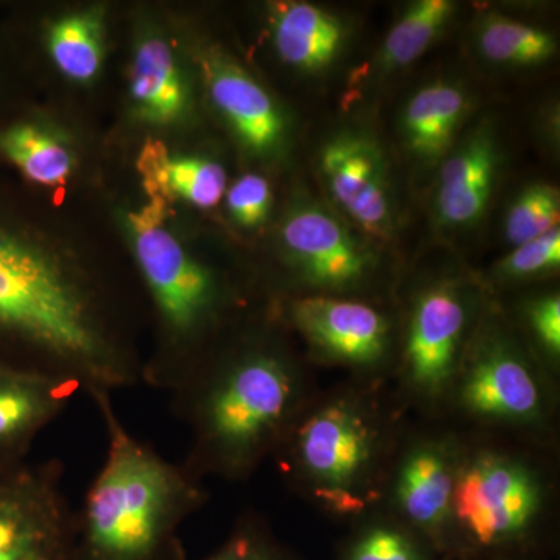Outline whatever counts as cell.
I'll list each match as a JSON object with an SVG mask.
<instances>
[{
  "mask_svg": "<svg viewBox=\"0 0 560 560\" xmlns=\"http://www.w3.org/2000/svg\"><path fill=\"white\" fill-rule=\"evenodd\" d=\"M0 156L25 179L49 189L65 186L73 172L68 145L36 121L14 120L2 125Z\"/></svg>",
  "mask_w": 560,
  "mask_h": 560,
  "instance_id": "44dd1931",
  "label": "cell"
},
{
  "mask_svg": "<svg viewBox=\"0 0 560 560\" xmlns=\"http://www.w3.org/2000/svg\"><path fill=\"white\" fill-rule=\"evenodd\" d=\"M469 109V94L455 81L438 80L416 91L400 119L412 160L430 167L441 164L455 147Z\"/></svg>",
  "mask_w": 560,
  "mask_h": 560,
  "instance_id": "ac0fdd59",
  "label": "cell"
},
{
  "mask_svg": "<svg viewBox=\"0 0 560 560\" xmlns=\"http://www.w3.org/2000/svg\"><path fill=\"white\" fill-rule=\"evenodd\" d=\"M470 320V302L455 283H438L423 291L408 324V377L420 393L440 394L458 371Z\"/></svg>",
  "mask_w": 560,
  "mask_h": 560,
  "instance_id": "30bf717a",
  "label": "cell"
},
{
  "mask_svg": "<svg viewBox=\"0 0 560 560\" xmlns=\"http://www.w3.org/2000/svg\"><path fill=\"white\" fill-rule=\"evenodd\" d=\"M464 407L482 419L530 423L539 419L544 393L528 361L510 341L486 338L460 383Z\"/></svg>",
  "mask_w": 560,
  "mask_h": 560,
  "instance_id": "4fadbf2b",
  "label": "cell"
},
{
  "mask_svg": "<svg viewBox=\"0 0 560 560\" xmlns=\"http://www.w3.org/2000/svg\"><path fill=\"white\" fill-rule=\"evenodd\" d=\"M278 453L293 480L346 514L363 506L378 434L355 404L334 401L296 420Z\"/></svg>",
  "mask_w": 560,
  "mask_h": 560,
  "instance_id": "8992f818",
  "label": "cell"
},
{
  "mask_svg": "<svg viewBox=\"0 0 560 560\" xmlns=\"http://www.w3.org/2000/svg\"><path fill=\"white\" fill-rule=\"evenodd\" d=\"M165 205L130 213L132 253L160 323L161 342L143 361L142 385L171 394L208 360L226 293L220 276L164 226Z\"/></svg>",
  "mask_w": 560,
  "mask_h": 560,
  "instance_id": "277c9868",
  "label": "cell"
},
{
  "mask_svg": "<svg viewBox=\"0 0 560 560\" xmlns=\"http://www.w3.org/2000/svg\"><path fill=\"white\" fill-rule=\"evenodd\" d=\"M279 243L293 275L329 296L361 289L377 270L374 248L313 198H301L287 210Z\"/></svg>",
  "mask_w": 560,
  "mask_h": 560,
  "instance_id": "ba28073f",
  "label": "cell"
},
{
  "mask_svg": "<svg viewBox=\"0 0 560 560\" xmlns=\"http://www.w3.org/2000/svg\"><path fill=\"white\" fill-rule=\"evenodd\" d=\"M560 265L559 228L515 246L510 256L497 265L495 272L503 280H526L539 278L558 270Z\"/></svg>",
  "mask_w": 560,
  "mask_h": 560,
  "instance_id": "83f0119b",
  "label": "cell"
},
{
  "mask_svg": "<svg viewBox=\"0 0 560 560\" xmlns=\"http://www.w3.org/2000/svg\"><path fill=\"white\" fill-rule=\"evenodd\" d=\"M202 560H302L280 544L267 523L246 515L232 529L230 537L212 555Z\"/></svg>",
  "mask_w": 560,
  "mask_h": 560,
  "instance_id": "4316f807",
  "label": "cell"
},
{
  "mask_svg": "<svg viewBox=\"0 0 560 560\" xmlns=\"http://www.w3.org/2000/svg\"><path fill=\"white\" fill-rule=\"evenodd\" d=\"M456 471L447 453L436 445H420L401 463L396 478L397 506L405 525L447 552Z\"/></svg>",
  "mask_w": 560,
  "mask_h": 560,
  "instance_id": "2e32d148",
  "label": "cell"
},
{
  "mask_svg": "<svg viewBox=\"0 0 560 560\" xmlns=\"http://www.w3.org/2000/svg\"><path fill=\"white\" fill-rule=\"evenodd\" d=\"M138 171L150 201L183 200L210 209L224 198L228 176L223 165L206 158L172 156L160 140H149L140 151Z\"/></svg>",
  "mask_w": 560,
  "mask_h": 560,
  "instance_id": "ffe728a7",
  "label": "cell"
},
{
  "mask_svg": "<svg viewBox=\"0 0 560 560\" xmlns=\"http://www.w3.org/2000/svg\"><path fill=\"white\" fill-rule=\"evenodd\" d=\"M425 537L405 523L371 522L342 544L337 560H436Z\"/></svg>",
  "mask_w": 560,
  "mask_h": 560,
  "instance_id": "d4e9b609",
  "label": "cell"
},
{
  "mask_svg": "<svg viewBox=\"0 0 560 560\" xmlns=\"http://www.w3.org/2000/svg\"><path fill=\"white\" fill-rule=\"evenodd\" d=\"M270 31L280 60L315 75L340 60L350 35L349 25L334 11L296 0L271 7Z\"/></svg>",
  "mask_w": 560,
  "mask_h": 560,
  "instance_id": "e0dca14e",
  "label": "cell"
},
{
  "mask_svg": "<svg viewBox=\"0 0 560 560\" xmlns=\"http://www.w3.org/2000/svg\"><path fill=\"white\" fill-rule=\"evenodd\" d=\"M132 108L140 120L171 125L186 116L189 91L171 43L160 35L136 44L130 72Z\"/></svg>",
  "mask_w": 560,
  "mask_h": 560,
  "instance_id": "d6986e66",
  "label": "cell"
},
{
  "mask_svg": "<svg viewBox=\"0 0 560 560\" xmlns=\"http://www.w3.org/2000/svg\"><path fill=\"white\" fill-rule=\"evenodd\" d=\"M201 70L210 101L242 145L260 158L282 153L289 140V124L270 92L215 47L202 51Z\"/></svg>",
  "mask_w": 560,
  "mask_h": 560,
  "instance_id": "7c38bea8",
  "label": "cell"
},
{
  "mask_svg": "<svg viewBox=\"0 0 560 560\" xmlns=\"http://www.w3.org/2000/svg\"><path fill=\"white\" fill-rule=\"evenodd\" d=\"M530 330L537 342L551 359L560 353V300L559 294H547L533 301L528 307Z\"/></svg>",
  "mask_w": 560,
  "mask_h": 560,
  "instance_id": "f546056e",
  "label": "cell"
},
{
  "mask_svg": "<svg viewBox=\"0 0 560 560\" xmlns=\"http://www.w3.org/2000/svg\"><path fill=\"white\" fill-rule=\"evenodd\" d=\"M500 142L492 124H481L456 140L441 161L434 219L442 230L464 231L480 223L495 190L500 172Z\"/></svg>",
  "mask_w": 560,
  "mask_h": 560,
  "instance_id": "5bb4252c",
  "label": "cell"
},
{
  "mask_svg": "<svg viewBox=\"0 0 560 560\" xmlns=\"http://www.w3.org/2000/svg\"><path fill=\"white\" fill-rule=\"evenodd\" d=\"M296 364L270 341L217 349L171 393L173 415L189 427L183 466L198 480L249 477L278 452L300 415Z\"/></svg>",
  "mask_w": 560,
  "mask_h": 560,
  "instance_id": "7a4b0ae2",
  "label": "cell"
},
{
  "mask_svg": "<svg viewBox=\"0 0 560 560\" xmlns=\"http://www.w3.org/2000/svg\"><path fill=\"white\" fill-rule=\"evenodd\" d=\"M77 393L73 382L0 360V469L25 463L40 431Z\"/></svg>",
  "mask_w": 560,
  "mask_h": 560,
  "instance_id": "9a60e30c",
  "label": "cell"
},
{
  "mask_svg": "<svg viewBox=\"0 0 560 560\" xmlns=\"http://www.w3.org/2000/svg\"><path fill=\"white\" fill-rule=\"evenodd\" d=\"M320 180L331 202L363 234L389 241L396 230V201L381 143L364 131L345 130L319 150Z\"/></svg>",
  "mask_w": 560,
  "mask_h": 560,
  "instance_id": "9c48e42d",
  "label": "cell"
},
{
  "mask_svg": "<svg viewBox=\"0 0 560 560\" xmlns=\"http://www.w3.org/2000/svg\"><path fill=\"white\" fill-rule=\"evenodd\" d=\"M103 16L98 10L66 14L47 28V50L66 79L88 83L101 72Z\"/></svg>",
  "mask_w": 560,
  "mask_h": 560,
  "instance_id": "603a6c76",
  "label": "cell"
},
{
  "mask_svg": "<svg viewBox=\"0 0 560 560\" xmlns=\"http://www.w3.org/2000/svg\"><path fill=\"white\" fill-rule=\"evenodd\" d=\"M560 195L558 187L533 183L511 202L504 217V235L512 246L541 237L559 228Z\"/></svg>",
  "mask_w": 560,
  "mask_h": 560,
  "instance_id": "484cf974",
  "label": "cell"
},
{
  "mask_svg": "<svg viewBox=\"0 0 560 560\" xmlns=\"http://www.w3.org/2000/svg\"><path fill=\"white\" fill-rule=\"evenodd\" d=\"M224 198L231 219L245 230H256L270 217L271 186L267 178L257 173L241 176L226 189Z\"/></svg>",
  "mask_w": 560,
  "mask_h": 560,
  "instance_id": "f1b7e54d",
  "label": "cell"
},
{
  "mask_svg": "<svg viewBox=\"0 0 560 560\" xmlns=\"http://www.w3.org/2000/svg\"><path fill=\"white\" fill-rule=\"evenodd\" d=\"M0 360L81 393L142 385L143 361L94 279L0 217Z\"/></svg>",
  "mask_w": 560,
  "mask_h": 560,
  "instance_id": "6da1fadb",
  "label": "cell"
},
{
  "mask_svg": "<svg viewBox=\"0 0 560 560\" xmlns=\"http://www.w3.org/2000/svg\"><path fill=\"white\" fill-rule=\"evenodd\" d=\"M475 38L485 60L510 68L545 65L558 51L552 33L504 14L490 13L481 18Z\"/></svg>",
  "mask_w": 560,
  "mask_h": 560,
  "instance_id": "cb8c5ba5",
  "label": "cell"
},
{
  "mask_svg": "<svg viewBox=\"0 0 560 560\" xmlns=\"http://www.w3.org/2000/svg\"><path fill=\"white\" fill-rule=\"evenodd\" d=\"M456 5L451 0H418L394 22L377 55L382 72H396L419 60L447 31Z\"/></svg>",
  "mask_w": 560,
  "mask_h": 560,
  "instance_id": "7402d4cb",
  "label": "cell"
},
{
  "mask_svg": "<svg viewBox=\"0 0 560 560\" xmlns=\"http://www.w3.org/2000/svg\"><path fill=\"white\" fill-rule=\"evenodd\" d=\"M541 504L540 480L526 464L495 453L477 456L456 475L445 555L533 559Z\"/></svg>",
  "mask_w": 560,
  "mask_h": 560,
  "instance_id": "5b68a950",
  "label": "cell"
},
{
  "mask_svg": "<svg viewBox=\"0 0 560 560\" xmlns=\"http://www.w3.org/2000/svg\"><path fill=\"white\" fill-rule=\"evenodd\" d=\"M106 431V456L77 511L73 560H187L184 522L208 490L183 463L165 459L121 422L113 394L91 397Z\"/></svg>",
  "mask_w": 560,
  "mask_h": 560,
  "instance_id": "3957f363",
  "label": "cell"
},
{
  "mask_svg": "<svg viewBox=\"0 0 560 560\" xmlns=\"http://www.w3.org/2000/svg\"><path fill=\"white\" fill-rule=\"evenodd\" d=\"M289 315L294 329L327 360L366 368L388 352V320L364 302L316 294L291 302Z\"/></svg>",
  "mask_w": 560,
  "mask_h": 560,
  "instance_id": "8fae6325",
  "label": "cell"
},
{
  "mask_svg": "<svg viewBox=\"0 0 560 560\" xmlns=\"http://www.w3.org/2000/svg\"><path fill=\"white\" fill-rule=\"evenodd\" d=\"M61 460L0 469V560H73L77 511Z\"/></svg>",
  "mask_w": 560,
  "mask_h": 560,
  "instance_id": "52a82bcc",
  "label": "cell"
},
{
  "mask_svg": "<svg viewBox=\"0 0 560 560\" xmlns=\"http://www.w3.org/2000/svg\"><path fill=\"white\" fill-rule=\"evenodd\" d=\"M489 560H533V559H522V558H499V559H489Z\"/></svg>",
  "mask_w": 560,
  "mask_h": 560,
  "instance_id": "4dcf8cb0",
  "label": "cell"
}]
</instances>
